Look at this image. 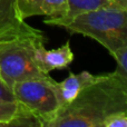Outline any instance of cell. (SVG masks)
Instances as JSON below:
<instances>
[{
	"instance_id": "4",
	"label": "cell",
	"mask_w": 127,
	"mask_h": 127,
	"mask_svg": "<svg viewBox=\"0 0 127 127\" xmlns=\"http://www.w3.org/2000/svg\"><path fill=\"white\" fill-rule=\"evenodd\" d=\"M11 92L17 105L35 117L41 127H48L60 110L49 75L17 81Z\"/></svg>"
},
{
	"instance_id": "9",
	"label": "cell",
	"mask_w": 127,
	"mask_h": 127,
	"mask_svg": "<svg viewBox=\"0 0 127 127\" xmlns=\"http://www.w3.org/2000/svg\"><path fill=\"white\" fill-rule=\"evenodd\" d=\"M30 27L20 18L17 0H0V37L21 32Z\"/></svg>"
},
{
	"instance_id": "6",
	"label": "cell",
	"mask_w": 127,
	"mask_h": 127,
	"mask_svg": "<svg viewBox=\"0 0 127 127\" xmlns=\"http://www.w3.org/2000/svg\"><path fill=\"white\" fill-rule=\"evenodd\" d=\"M95 77L96 75H93L85 70L79 74L70 72L69 76L60 83L53 79V87L60 105V109L71 103L78 96L79 93L94 80Z\"/></svg>"
},
{
	"instance_id": "1",
	"label": "cell",
	"mask_w": 127,
	"mask_h": 127,
	"mask_svg": "<svg viewBox=\"0 0 127 127\" xmlns=\"http://www.w3.org/2000/svg\"><path fill=\"white\" fill-rule=\"evenodd\" d=\"M127 112V79L116 72L96 75L48 127H103L109 115Z\"/></svg>"
},
{
	"instance_id": "8",
	"label": "cell",
	"mask_w": 127,
	"mask_h": 127,
	"mask_svg": "<svg viewBox=\"0 0 127 127\" xmlns=\"http://www.w3.org/2000/svg\"><path fill=\"white\" fill-rule=\"evenodd\" d=\"M66 2L67 8L65 15L62 17H46L44 20L45 24L64 27L80 13L110 6L109 0H66Z\"/></svg>"
},
{
	"instance_id": "13",
	"label": "cell",
	"mask_w": 127,
	"mask_h": 127,
	"mask_svg": "<svg viewBox=\"0 0 127 127\" xmlns=\"http://www.w3.org/2000/svg\"><path fill=\"white\" fill-rule=\"evenodd\" d=\"M0 101H15L12 92L4 85L0 77Z\"/></svg>"
},
{
	"instance_id": "14",
	"label": "cell",
	"mask_w": 127,
	"mask_h": 127,
	"mask_svg": "<svg viewBox=\"0 0 127 127\" xmlns=\"http://www.w3.org/2000/svg\"><path fill=\"white\" fill-rule=\"evenodd\" d=\"M110 6L127 10V0H109Z\"/></svg>"
},
{
	"instance_id": "11",
	"label": "cell",
	"mask_w": 127,
	"mask_h": 127,
	"mask_svg": "<svg viewBox=\"0 0 127 127\" xmlns=\"http://www.w3.org/2000/svg\"><path fill=\"white\" fill-rule=\"evenodd\" d=\"M112 56L114 57L117 64V68L115 72L118 74L122 78L127 79V44L123 45L121 48L114 51Z\"/></svg>"
},
{
	"instance_id": "5",
	"label": "cell",
	"mask_w": 127,
	"mask_h": 127,
	"mask_svg": "<svg viewBox=\"0 0 127 127\" xmlns=\"http://www.w3.org/2000/svg\"><path fill=\"white\" fill-rule=\"evenodd\" d=\"M37 66L44 74L48 75L51 70L65 69L74 60V53L70 48V41H66L57 49L47 50L45 44L37 47L35 53Z\"/></svg>"
},
{
	"instance_id": "10",
	"label": "cell",
	"mask_w": 127,
	"mask_h": 127,
	"mask_svg": "<svg viewBox=\"0 0 127 127\" xmlns=\"http://www.w3.org/2000/svg\"><path fill=\"white\" fill-rule=\"evenodd\" d=\"M36 125V119L20 108L16 101H0V127Z\"/></svg>"
},
{
	"instance_id": "3",
	"label": "cell",
	"mask_w": 127,
	"mask_h": 127,
	"mask_svg": "<svg viewBox=\"0 0 127 127\" xmlns=\"http://www.w3.org/2000/svg\"><path fill=\"white\" fill-rule=\"evenodd\" d=\"M63 28L96 40L112 55L127 44V10L107 6L80 13Z\"/></svg>"
},
{
	"instance_id": "12",
	"label": "cell",
	"mask_w": 127,
	"mask_h": 127,
	"mask_svg": "<svg viewBox=\"0 0 127 127\" xmlns=\"http://www.w3.org/2000/svg\"><path fill=\"white\" fill-rule=\"evenodd\" d=\"M103 127H127V112H118L109 115L104 121Z\"/></svg>"
},
{
	"instance_id": "7",
	"label": "cell",
	"mask_w": 127,
	"mask_h": 127,
	"mask_svg": "<svg viewBox=\"0 0 127 127\" xmlns=\"http://www.w3.org/2000/svg\"><path fill=\"white\" fill-rule=\"evenodd\" d=\"M17 8L21 19L32 16L62 17L65 15L66 0H17Z\"/></svg>"
},
{
	"instance_id": "2",
	"label": "cell",
	"mask_w": 127,
	"mask_h": 127,
	"mask_svg": "<svg viewBox=\"0 0 127 127\" xmlns=\"http://www.w3.org/2000/svg\"><path fill=\"white\" fill-rule=\"evenodd\" d=\"M45 42V35L32 27L0 37V77L10 90L17 81L47 76L38 68L35 57L37 47Z\"/></svg>"
}]
</instances>
